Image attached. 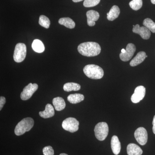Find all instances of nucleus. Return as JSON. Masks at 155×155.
Wrapping results in <instances>:
<instances>
[{
  "instance_id": "9d476101",
  "label": "nucleus",
  "mask_w": 155,
  "mask_h": 155,
  "mask_svg": "<svg viewBox=\"0 0 155 155\" xmlns=\"http://www.w3.org/2000/svg\"><path fill=\"white\" fill-rule=\"evenodd\" d=\"M146 88L143 86H139L135 89L134 93L131 97V101L133 103L137 104L140 102L144 97Z\"/></svg>"
},
{
  "instance_id": "dca6fc26",
  "label": "nucleus",
  "mask_w": 155,
  "mask_h": 155,
  "mask_svg": "<svg viewBox=\"0 0 155 155\" xmlns=\"http://www.w3.org/2000/svg\"><path fill=\"white\" fill-rule=\"evenodd\" d=\"M146 54L144 51H140L137 53V55L130 61V65L131 67H135L141 64L144 61Z\"/></svg>"
},
{
  "instance_id": "0eeeda50",
  "label": "nucleus",
  "mask_w": 155,
  "mask_h": 155,
  "mask_svg": "<svg viewBox=\"0 0 155 155\" xmlns=\"http://www.w3.org/2000/svg\"><path fill=\"white\" fill-rule=\"evenodd\" d=\"M38 85L36 83H29L25 87L20 94V97L23 101H26L30 99L34 93L37 90Z\"/></svg>"
},
{
  "instance_id": "f257e3e1",
  "label": "nucleus",
  "mask_w": 155,
  "mask_h": 155,
  "mask_svg": "<svg viewBox=\"0 0 155 155\" xmlns=\"http://www.w3.org/2000/svg\"><path fill=\"white\" fill-rule=\"evenodd\" d=\"M78 51L81 54L85 57H94L99 54L101 47L98 44L95 42H86L79 45Z\"/></svg>"
},
{
  "instance_id": "4be33fe9",
  "label": "nucleus",
  "mask_w": 155,
  "mask_h": 155,
  "mask_svg": "<svg viewBox=\"0 0 155 155\" xmlns=\"http://www.w3.org/2000/svg\"><path fill=\"white\" fill-rule=\"evenodd\" d=\"M63 88L65 91L69 92L72 91H77L80 89L81 86L78 84L74 82H68L64 84Z\"/></svg>"
},
{
  "instance_id": "2eb2a0df",
  "label": "nucleus",
  "mask_w": 155,
  "mask_h": 155,
  "mask_svg": "<svg viewBox=\"0 0 155 155\" xmlns=\"http://www.w3.org/2000/svg\"><path fill=\"white\" fill-rule=\"evenodd\" d=\"M127 151L128 155H141L143 153V150L140 147L133 143L127 145Z\"/></svg>"
},
{
  "instance_id": "4468645a",
  "label": "nucleus",
  "mask_w": 155,
  "mask_h": 155,
  "mask_svg": "<svg viewBox=\"0 0 155 155\" xmlns=\"http://www.w3.org/2000/svg\"><path fill=\"white\" fill-rule=\"evenodd\" d=\"M54 107L51 104H47L45 106V109L43 111L39 113L40 116L44 119L51 118L54 115Z\"/></svg>"
},
{
  "instance_id": "6ab92c4d",
  "label": "nucleus",
  "mask_w": 155,
  "mask_h": 155,
  "mask_svg": "<svg viewBox=\"0 0 155 155\" xmlns=\"http://www.w3.org/2000/svg\"><path fill=\"white\" fill-rule=\"evenodd\" d=\"M59 23L61 25H64L67 28L72 29L75 28V22L72 19L69 17H64L59 19Z\"/></svg>"
},
{
  "instance_id": "7ed1b4c3",
  "label": "nucleus",
  "mask_w": 155,
  "mask_h": 155,
  "mask_svg": "<svg viewBox=\"0 0 155 155\" xmlns=\"http://www.w3.org/2000/svg\"><path fill=\"white\" fill-rule=\"evenodd\" d=\"M34 124L33 119L30 117L24 118L19 122L15 127L14 133L17 136L22 135L25 132L29 131Z\"/></svg>"
},
{
  "instance_id": "9b49d317",
  "label": "nucleus",
  "mask_w": 155,
  "mask_h": 155,
  "mask_svg": "<svg viewBox=\"0 0 155 155\" xmlns=\"http://www.w3.org/2000/svg\"><path fill=\"white\" fill-rule=\"evenodd\" d=\"M132 31L134 33L137 34L143 39L147 40L151 36L150 31L145 26L140 27L139 24L134 25Z\"/></svg>"
},
{
  "instance_id": "cd10ccee",
  "label": "nucleus",
  "mask_w": 155,
  "mask_h": 155,
  "mask_svg": "<svg viewBox=\"0 0 155 155\" xmlns=\"http://www.w3.org/2000/svg\"><path fill=\"white\" fill-rule=\"evenodd\" d=\"M6 103V99L4 97H0V110H2V109L5 105Z\"/></svg>"
},
{
  "instance_id": "a211bd4d",
  "label": "nucleus",
  "mask_w": 155,
  "mask_h": 155,
  "mask_svg": "<svg viewBox=\"0 0 155 155\" xmlns=\"http://www.w3.org/2000/svg\"><path fill=\"white\" fill-rule=\"evenodd\" d=\"M120 13V9L118 6H113L109 13L107 14V18L110 21H114L119 17Z\"/></svg>"
},
{
  "instance_id": "423d86ee",
  "label": "nucleus",
  "mask_w": 155,
  "mask_h": 155,
  "mask_svg": "<svg viewBox=\"0 0 155 155\" xmlns=\"http://www.w3.org/2000/svg\"><path fill=\"white\" fill-rule=\"evenodd\" d=\"M79 123L77 119L72 117H69L62 122V126L64 130L74 133L78 130Z\"/></svg>"
},
{
  "instance_id": "f8f14e48",
  "label": "nucleus",
  "mask_w": 155,
  "mask_h": 155,
  "mask_svg": "<svg viewBox=\"0 0 155 155\" xmlns=\"http://www.w3.org/2000/svg\"><path fill=\"white\" fill-rule=\"evenodd\" d=\"M87 25L89 26H93L95 25V22L100 17L98 12L94 10H90L87 12Z\"/></svg>"
},
{
  "instance_id": "393cba45",
  "label": "nucleus",
  "mask_w": 155,
  "mask_h": 155,
  "mask_svg": "<svg viewBox=\"0 0 155 155\" xmlns=\"http://www.w3.org/2000/svg\"><path fill=\"white\" fill-rule=\"evenodd\" d=\"M129 6L134 11H138L142 7V0H132L129 2Z\"/></svg>"
},
{
  "instance_id": "ddd939ff",
  "label": "nucleus",
  "mask_w": 155,
  "mask_h": 155,
  "mask_svg": "<svg viewBox=\"0 0 155 155\" xmlns=\"http://www.w3.org/2000/svg\"><path fill=\"white\" fill-rule=\"evenodd\" d=\"M111 146L113 152L114 154L117 155L120 153L121 150V143L117 136L114 135L112 137L111 140Z\"/></svg>"
},
{
  "instance_id": "72a5a7b5",
  "label": "nucleus",
  "mask_w": 155,
  "mask_h": 155,
  "mask_svg": "<svg viewBox=\"0 0 155 155\" xmlns=\"http://www.w3.org/2000/svg\"><path fill=\"white\" fill-rule=\"evenodd\" d=\"M146 58H147V56L146 55Z\"/></svg>"
},
{
  "instance_id": "bb28decb",
  "label": "nucleus",
  "mask_w": 155,
  "mask_h": 155,
  "mask_svg": "<svg viewBox=\"0 0 155 155\" xmlns=\"http://www.w3.org/2000/svg\"><path fill=\"white\" fill-rule=\"evenodd\" d=\"M44 155H54V150L52 147L48 146L43 149Z\"/></svg>"
},
{
  "instance_id": "6e6552de",
  "label": "nucleus",
  "mask_w": 155,
  "mask_h": 155,
  "mask_svg": "<svg viewBox=\"0 0 155 155\" xmlns=\"http://www.w3.org/2000/svg\"><path fill=\"white\" fill-rule=\"evenodd\" d=\"M134 137L137 142L141 145L146 144L148 140V134L146 129L143 127H138L135 130Z\"/></svg>"
},
{
  "instance_id": "2f4dec72",
  "label": "nucleus",
  "mask_w": 155,
  "mask_h": 155,
  "mask_svg": "<svg viewBox=\"0 0 155 155\" xmlns=\"http://www.w3.org/2000/svg\"><path fill=\"white\" fill-rule=\"evenodd\" d=\"M151 2L152 3V4L155 5V0H151Z\"/></svg>"
},
{
  "instance_id": "7c9ffc66",
  "label": "nucleus",
  "mask_w": 155,
  "mask_h": 155,
  "mask_svg": "<svg viewBox=\"0 0 155 155\" xmlns=\"http://www.w3.org/2000/svg\"><path fill=\"white\" fill-rule=\"evenodd\" d=\"M125 52V49H122V50H121V53H124Z\"/></svg>"
},
{
  "instance_id": "f03ea898",
  "label": "nucleus",
  "mask_w": 155,
  "mask_h": 155,
  "mask_svg": "<svg viewBox=\"0 0 155 155\" xmlns=\"http://www.w3.org/2000/svg\"><path fill=\"white\" fill-rule=\"evenodd\" d=\"M83 71L85 75L91 79H101L104 75L103 69L99 66L94 64L86 65L84 68Z\"/></svg>"
},
{
  "instance_id": "f3484780",
  "label": "nucleus",
  "mask_w": 155,
  "mask_h": 155,
  "mask_svg": "<svg viewBox=\"0 0 155 155\" xmlns=\"http://www.w3.org/2000/svg\"><path fill=\"white\" fill-rule=\"evenodd\" d=\"M53 104L57 111L62 110L66 107V103L64 99L61 97H57L53 100Z\"/></svg>"
},
{
  "instance_id": "39448f33",
  "label": "nucleus",
  "mask_w": 155,
  "mask_h": 155,
  "mask_svg": "<svg viewBox=\"0 0 155 155\" xmlns=\"http://www.w3.org/2000/svg\"><path fill=\"white\" fill-rule=\"evenodd\" d=\"M26 55V45L22 43L17 44L14 50V61L17 63H21L25 60Z\"/></svg>"
},
{
  "instance_id": "c756f323",
  "label": "nucleus",
  "mask_w": 155,
  "mask_h": 155,
  "mask_svg": "<svg viewBox=\"0 0 155 155\" xmlns=\"http://www.w3.org/2000/svg\"><path fill=\"white\" fill-rule=\"evenodd\" d=\"M83 0H72L74 2H81V1H82Z\"/></svg>"
},
{
  "instance_id": "aec40b11",
  "label": "nucleus",
  "mask_w": 155,
  "mask_h": 155,
  "mask_svg": "<svg viewBox=\"0 0 155 155\" xmlns=\"http://www.w3.org/2000/svg\"><path fill=\"white\" fill-rule=\"evenodd\" d=\"M84 97L83 94H70L67 97V100L71 104H76L82 101Z\"/></svg>"
},
{
  "instance_id": "412c9836",
  "label": "nucleus",
  "mask_w": 155,
  "mask_h": 155,
  "mask_svg": "<svg viewBox=\"0 0 155 155\" xmlns=\"http://www.w3.org/2000/svg\"><path fill=\"white\" fill-rule=\"evenodd\" d=\"M32 48L35 51L38 53L43 52L45 50L44 45L42 42L38 39L34 40L32 44Z\"/></svg>"
},
{
  "instance_id": "473e14b6",
  "label": "nucleus",
  "mask_w": 155,
  "mask_h": 155,
  "mask_svg": "<svg viewBox=\"0 0 155 155\" xmlns=\"http://www.w3.org/2000/svg\"><path fill=\"white\" fill-rule=\"evenodd\" d=\"M60 155H68L66 153H61Z\"/></svg>"
},
{
  "instance_id": "5701e85b",
  "label": "nucleus",
  "mask_w": 155,
  "mask_h": 155,
  "mask_svg": "<svg viewBox=\"0 0 155 155\" xmlns=\"http://www.w3.org/2000/svg\"><path fill=\"white\" fill-rule=\"evenodd\" d=\"M143 25L153 33H155V23L151 19L147 18L143 22Z\"/></svg>"
},
{
  "instance_id": "c85d7f7f",
  "label": "nucleus",
  "mask_w": 155,
  "mask_h": 155,
  "mask_svg": "<svg viewBox=\"0 0 155 155\" xmlns=\"http://www.w3.org/2000/svg\"><path fill=\"white\" fill-rule=\"evenodd\" d=\"M153 133L155 134V116H154L153 121Z\"/></svg>"
},
{
  "instance_id": "b1692460",
  "label": "nucleus",
  "mask_w": 155,
  "mask_h": 155,
  "mask_svg": "<svg viewBox=\"0 0 155 155\" xmlns=\"http://www.w3.org/2000/svg\"><path fill=\"white\" fill-rule=\"evenodd\" d=\"M39 24L45 28H48L51 24V22L48 17H46L44 15H41L39 17Z\"/></svg>"
},
{
  "instance_id": "a878e982",
  "label": "nucleus",
  "mask_w": 155,
  "mask_h": 155,
  "mask_svg": "<svg viewBox=\"0 0 155 155\" xmlns=\"http://www.w3.org/2000/svg\"><path fill=\"white\" fill-rule=\"evenodd\" d=\"M101 0H84V6L86 8L94 7L98 5Z\"/></svg>"
},
{
  "instance_id": "20e7f679",
  "label": "nucleus",
  "mask_w": 155,
  "mask_h": 155,
  "mask_svg": "<svg viewBox=\"0 0 155 155\" xmlns=\"http://www.w3.org/2000/svg\"><path fill=\"white\" fill-rule=\"evenodd\" d=\"M95 135L100 141L104 140L109 133V127L105 122H101L97 124L94 128Z\"/></svg>"
},
{
  "instance_id": "1a4fd4ad",
  "label": "nucleus",
  "mask_w": 155,
  "mask_h": 155,
  "mask_svg": "<svg viewBox=\"0 0 155 155\" xmlns=\"http://www.w3.org/2000/svg\"><path fill=\"white\" fill-rule=\"evenodd\" d=\"M136 50V48L135 46L133 44H128L125 49V52L120 53L119 55L120 59L124 62L129 61L133 57Z\"/></svg>"
}]
</instances>
